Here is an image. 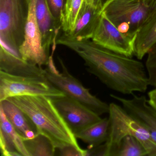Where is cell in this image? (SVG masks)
I'll use <instances>...</instances> for the list:
<instances>
[{
    "instance_id": "obj_6",
    "label": "cell",
    "mask_w": 156,
    "mask_h": 156,
    "mask_svg": "<svg viewBox=\"0 0 156 156\" xmlns=\"http://www.w3.org/2000/svg\"><path fill=\"white\" fill-rule=\"evenodd\" d=\"M30 2V0H0L1 41L19 51L24 41Z\"/></svg>"
},
{
    "instance_id": "obj_25",
    "label": "cell",
    "mask_w": 156,
    "mask_h": 156,
    "mask_svg": "<svg viewBox=\"0 0 156 156\" xmlns=\"http://www.w3.org/2000/svg\"><path fill=\"white\" fill-rule=\"evenodd\" d=\"M149 104L156 110V88L151 90L148 94Z\"/></svg>"
},
{
    "instance_id": "obj_26",
    "label": "cell",
    "mask_w": 156,
    "mask_h": 156,
    "mask_svg": "<svg viewBox=\"0 0 156 156\" xmlns=\"http://www.w3.org/2000/svg\"><path fill=\"white\" fill-rule=\"evenodd\" d=\"M93 4L101 9L103 12V9L111 1V0H89Z\"/></svg>"
},
{
    "instance_id": "obj_24",
    "label": "cell",
    "mask_w": 156,
    "mask_h": 156,
    "mask_svg": "<svg viewBox=\"0 0 156 156\" xmlns=\"http://www.w3.org/2000/svg\"><path fill=\"white\" fill-rule=\"evenodd\" d=\"M60 155L63 156H86L87 150L81 148L80 147L68 145L59 149Z\"/></svg>"
},
{
    "instance_id": "obj_12",
    "label": "cell",
    "mask_w": 156,
    "mask_h": 156,
    "mask_svg": "<svg viewBox=\"0 0 156 156\" xmlns=\"http://www.w3.org/2000/svg\"><path fill=\"white\" fill-rule=\"evenodd\" d=\"M0 71L13 75L46 77L44 69L27 62L23 59L19 50L1 42Z\"/></svg>"
},
{
    "instance_id": "obj_22",
    "label": "cell",
    "mask_w": 156,
    "mask_h": 156,
    "mask_svg": "<svg viewBox=\"0 0 156 156\" xmlns=\"http://www.w3.org/2000/svg\"><path fill=\"white\" fill-rule=\"evenodd\" d=\"M145 66L148 77L150 86L156 88V42L147 54Z\"/></svg>"
},
{
    "instance_id": "obj_1",
    "label": "cell",
    "mask_w": 156,
    "mask_h": 156,
    "mask_svg": "<svg viewBox=\"0 0 156 156\" xmlns=\"http://www.w3.org/2000/svg\"><path fill=\"white\" fill-rule=\"evenodd\" d=\"M56 44L66 46L85 62L87 71L109 89L125 95L145 93L149 85L147 73L142 62L110 51L90 40H78L64 34Z\"/></svg>"
},
{
    "instance_id": "obj_20",
    "label": "cell",
    "mask_w": 156,
    "mask_h": 156,
    "mask_svg": "<svg viewBox=\"0 0 156 156\" xmlns=\"http://www.w3.org/2000/svg\"><path fill=\"white\" fill-rule=\"evenodd\" d=\"M84 0H66L62 18V30L68 33L73 29Z\"/></svg>"
},
{
    "instance_id": "obj_15",
    "label": "cell",
    "mask_w": 156,
    "mask_h": 156,
    "mask_svg": "<svg viewBox=\"0 0 156 156\" xmlns=\"http://www.w3.org/2000/svg\"><path fill=\"white\" fill-rule=\"evenodd\" d=\"M0 149L3 156H30L23 139L0 108Z\"/></svg>"
},
{
    "instance_id": "obj_5",
    "label": "cell",
    "mask_w": 156,
    "mask_h": 156,
    "mask_svg": "<svg viewBox=\"0 0 156 156\" xmlns=\"http://www.w3.org/2000/svg\"><path fill=\"white\" fill-rule=\"evenodd\" d=\"M52 53L46 65L45 75L47 80L66 96L69 97L88 108L99 115L108 114L109 104L92 95L75 77L68 72L63 62L59 58L62 73L56 69Z\"/></svg>"
},
{
    "instance_id": "obj_13",
    "label": "cell",
    "mask_w": 156,
    "mask_h": 156,
    "mask_svg": "<svg viewBox=\"0 0 156 156\" xmlns=\"http://www.w3.org/2000/svg\"><path fill=\"white\" fill-rule=\"evenodd\" d=\"M36 14L43 47L47 54L50 56L51 48L52 53H54L55 51L56 40L62 27L57 24L53 17L46 0H36Z\"/></svg>"
},
{
    "instance_id": "obj_2",
    "label": "cell",
    "mask_w": 156,
    "mask_h": 156,
    "mask_svg": "<svg viewBox=\"0 0 156 156\" xmlns=\"http://www.w3.org/2000/svg\"><path fill=\"white\" fill-rule=\"evenodd\" d=\"M7 99L25 112L35 124L39 133L48 138L57 149L68 145L79 147L76 137L51 98L44 95H24Z\"/></svg>"
},
{
    "instance_id": "obj_8",
    "label": "cell",
    "mask_w": 156,
    "mask_h": 156,
    "mask_svg": "<svg viewBox=\"0 0 156 156\" xmlns=\"http://www.w3.org/2000/svg\"><path fill=\"white\" fill-rule=\"evenodd\" d=\"M36 0H30L24 30V41L19 49L24 61L42 67L48 63L50 56L44 51L36 14Z\"/></svg>"
},
{
    "instance_id": "obj_3",
    "label": "cell",
    "mask_w": 156,
    "mask_h": 156,
    "mask_svg": "<svg viewBox=\"0 0 156 156\" xmlns=\"http://www.w3.org/2000/svg\"><path fill=\"white\" fill-rule=\"evenodd\" d=\"M109 131L105 143L106 156H115L118 147L125 136H132L143 144L148 156H156V142L146 129L127 112L123 107L115 103L109 104Z\"/></svg>"
},
{
    "instance_id": "obj_9",
    "label": "cell",
    "mask_w": 156,
    "mask_h": 156,
    "mask_svg": "<svg viewBox=\"0 0 156 156\" xmlns=\"http://www.w3.org/2000/svg\"><path fill=\"white\" fill-rule=\"evenodd\" d=\"M52 99L75 136L87 127L102 120L100 115L67 96Z\"/></svg>"
},
{
    "instance_id": "obj_10",
    "label": "cell",
    "mask_w": 156,
    "mask_h": 156,
    "mask_svg": "<svg viewBox=\"0 0 156 156\" xmlns=\"http://www.w3.org/2000/svg\"><path fill=\"white\" fill-rule=\"evenodd\" d=\"M95 43L110 51L129 57L134 53V40L120 31L102 12L92 36Z\"/></svg>"
},
{
    "instance_id": "obj_4",
    "label": "cell",
    "mask_w": 156,
    "mask_h": 156,
    "mask_svg": "<svg viewBox=\"0 0 156 156\" xmlns=\"http://www.w3.org/2000/svg\"><path fill=\"white\" fill-rule=\"evenodd\" d=\"M156 10V0H111L102 12L122 33L135 41Z\"/></svg>"
},
{
    "instance_id": "obj_19",
    "label": "cell",
    "mask_w": 156,
    "mask_h": 156,
    "mask_svg": "<svg viewBox=\"0 0 156 156\" xmlns=\"http://www.w3.org/2000/svg\"><path fill=\"white\" fill-rule=\"evenodd\" d=\"M30 156H53L56 148L47 137L39 134L33 138L23 140Z\"/></svg>"
},
{
    "instance_id": "obj_18",
    "label": "cell",
    "mask_w": 156,
    "mask_h": 156,
    "mask_svg": "<svg viewBox=\"0 0 156 156\" xmlns=\"http://www.w3.org/2000/svg\"><path fill=\"white\" fill-rule=\"evenodd\" d=\"M109 131V120L102 119L75 135L76 138L89 145V147L99 146L107 140Z\"/></svg>"
},
{
    "instance_id": "obj_17",
    "label": "cell",
    "mask_w": 156,
    "mask_h": 156,
    "mask_svg": "<svg viewBox=\"0 0 156 156\" xmlns=\"http://www.w3.org/2000/svg\"><path fill=\"white\" fill-rule=\"evenodd\" d=\"M156 42V10L136 35L134 55L141 60Z\"/></svg>"
},
{
    "instance_id": "obj_7",
    "label": "cell",
    "mask_w": 156,
    "mask_h": 156,
    "mask_svg": "<svg viewBox=\"0 0 156 156\" xmlns=\"http://www.w3.org/2000/svg\"><path fill=\"white\" fill-rule=\"evenodd\" d=\"M24 95H44L55 98L65 95L46 77L13 75L0 71V101Z\"/></svg>"
},
{
    "instance_id": "obj_14",
    "label": "cell",
    "mask_w": 156,
    "mask_h": 156,
    "mask_svg": "<svg viewBox=\"0 0 156 156\" xmlns=\"http://www.w3.org/2000/svg\"><path fill=\"white\" fill-rule=\"evenodd\" d=\"M102 13L92 2L84 0L73 29L68 33H63L76 40H91Z\"/></svg>"
},
{
    "instance_id": "obj_23",
    "label": "cell",
    "mask_w": 156,
    "mask_h": 156,
    "mask_svg": "<svg viewBox=\"0 0 156 156\" xmlns=\"http://www.w3.org/2000/svg\"><path fill=\"white\" fill-rule=\"evenodd\" d=\"M49 9L57 24L62 27V18L64 7V0H46Z\"/></svg>"
},
{
    "instance_id": "obj_21",
    "label": "cell",
    "mask_w": 156,
    "mask_h": 156,
    "mask_svg": "<svg viewBox=\"0 0 156 156\" xmlns=\"http://www.w3.org/2000/svg\"><path fill=\"white\" fill-rule=\"evenodd\" d=\"M115 156H148L143 144L135 137L125 136L119 144Z\"/></svg>"
},
{
    "instance_id": "obj_11",
    "label": "cell",
    "mask_w": 156,
    "mask_h": 156,
    "mask_svg": "<svg viewBox=\"0 0 156 156\" xmlns=\"http://www.w3.org/2000/svg\"><path fill=\"white\" fill-rule=\"evenodd\" d=\"M110 96L119 102L127 112L139 121L156 142V110L149 104L147 98L133 95L128 99L115 94Z\"/></svg>"
},
{
    "instance_id": "obj_16",
    "label": "cell",
    "mask_w": 156,
    "mask_h": 156,
    "mask_svg": "<svg viewBox=\"0 0 156 156\" xmlns=\"http://www.w3.org/2000/svg\"><path fill=\"white\" fill-rule=\"evenodd\" d=\"M0 108L23 140L33 138L39 134L37 127L29 116L15 104L5 99L0 101Z\"/></svg>"
}]
</instances>
